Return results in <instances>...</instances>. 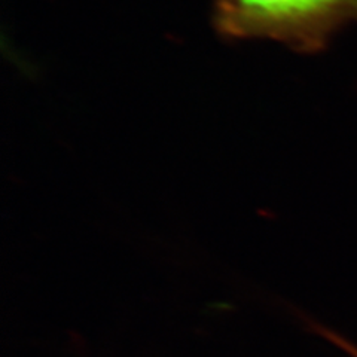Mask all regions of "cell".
Returning <instances> with one entry per match:
<instances>
[{
  "label": "cell",
  "mask_w": 357,
  "mask_h": 357,
  "mask_svg": "<svg viewBox=\"0 0 357 357\" xmlns=\"http://www.w3.org/2000/svg\"><path fill=\"white\" fill-rule=\"evenodd\" d=\"M211 21L227 40H273L314 52L357 21V0H211Z\"/></svg>",
  "instance_id": "1"
},
{
  "label": "cell",
  "mask_w": 357,
  "mask_h": 357,
  "mask_svg": "<svg viewBox=\"0 0 357 357\" xmlns=\"http://www.w3.org/2000/svg\"><path fill=\"white\" fill-rule=\"evenodd\" d=\"M301 319H303V321L307 325L308 331L319 335V337H321L323 340H326L328 342L335 345V347L341 350L344 354H347L349 357H357V344L349 338H345L344 335H341L338 331L321 325V323H319L317 320L304 314L301 316Z\"/></svg>",
  "instance_id": "2"
}]
</instances>
